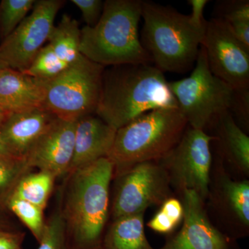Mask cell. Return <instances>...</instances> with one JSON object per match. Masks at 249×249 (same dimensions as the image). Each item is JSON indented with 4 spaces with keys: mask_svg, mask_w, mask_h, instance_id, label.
Returning a JSON list of instances; mask_svg holds the SVG:
<instances>
[{
    "mask_svg": "<svg viewBox=\"0 0 249 249\" xmlns=\"http://www.w3.org/2000/svg\"><path fill=\"white\" fill-rule=\"evenodd\" d=\"M114 167L107 157L66 175L59 205L68 249H103Z\"/></svg>",
    "mask_w": 249,
    "mask_h": 249,
    "instance_id": "1",
    "label": "cell"
},
{
    "mask_svg": "<svg viewBox=\"0 0 249 249\" xmlns=\"http://www.w3.org/2000/svg\"><path fill=\"white\" fill-rule=\"evenodd\" d=\"M178 108L163 72L152 64L105 70L96 115L117 130L148 111Z\"/></svg>",
    "mask_w": 249,
    "mask_h": 249,
    "instance_id": "2",
    "label": "cell"
},
{
    "mask_svg": "<svg viewBox=\"0 0 249 249\" xmlns=\"http://www.w3.org/2000/svg\"><path fill=\"white\" fill-rule=\"evenodd\" d=\"M142 0H107L96 25L80 29V54L106 67L152 64L139 34Z\"/></svg>",
    "mask_w": 249,
    "mask_h": 249,
    "instance_id": "3",
    "label": "cell"
},
{
    "mask_svg": "<svg viewBox=\"0 0 249 249\" xmlns=\"http://www.w3.org/2000/svg\"><path fill=\"white\" fill-rule=\"evenodd\" d=\"M141 42L152 65L163 72L183 73L196 64L206 26L170 6L142 1Z\"/></svg>",
    "mask_w": 249,
    "mask_h": 249,
    "instance_id": "4",
    "label": "cell"
},
{
    "mask_svg": "<svg viewBox=\"0 0 249 249\" xmlns=\"http://www.w3.org/2000/svg\"><path fill=\"white\" fill-rule=\"evenodd\" d=\"M178 108L148 111L118 129L107 158L113 178L142 162L158 160L173 148L188 127Z\"/></svg>",
    "mask_w": 249,
    "mask_h": 249,
    "instance_id": "5",
    "label": "cell"
},
{
    "mask_svg": "<svg viewBox=\"0 0 249 249\" xmlns=\"http://www.w3.org/2000/svg\"><path fill=\"white\" fill-rule=\"evenodd\" d=\"M105 70L81 54L58 76L46 80L44 108L64 120L77 121L95 114Z\"/></svg>",
    "mask_w": 249,
    "mask_h": 249,
    "instance_id": "6",
    "label": "cell"
},
{
    "mask_svg": "<svg viewBox=\"0 0 249 249\" xmlns=\"http://www.w3.org/2000/svg\"><path fill=\"white\" fill-rule=\"evenodd\" d=\"M196 64L189 76L168 84L188 126L205 131L214 116L230 109L235 89L213 74L202 46Z\"/></svg>",
    "mask_w": 249,
    "mask_h": 249,
    "instance_id": "7",
    "label": "cell"
},
{
    "mask_svg": "<svg viewBox=\"0 0 249 249\" xmlns=\"http://www.w3.org/2000/svg\"><path fill=\"white\" fill-rule=\"evenodd\" d=\"M213 140L206 131L188 126L178 143L157 160L168 175L175 196L193 191L205 201L213 157L211 150Z\"/></svg>",
    "mask_w": 249,
    "mask_h": 249,
    "instance_id": "8",
    "label": "cell"
},
{
    "mask_svg": "<svg viewBox=\"0 0 249 249\" xmlns=\"http://www.w3.org/2000/svg\"><path fill=\"white\" fill-rule=\"evenodd\" d=\"M204 206L219 231L237 241L249 237V179L232 178L214 156Z\"/></svg>",
    "mask_w": 249,
    "mask_h": 249,
    "instance_id": "9",
    "label": "cell"
},
{
    "mask_svg": "<svg viewBox=\"0 0 249 249\" xmlns=\"http://www.w3.org/2000/svg\"><path fill=\"white\" fill-rule=\"evenodd\" d=\"M113 181L114 189L110 200L112 220L145 213L151 206H160L168 198L176 196L168 175L157 160L137 163Z\"/></svg>",
    "mask_w": 249,
    "mask_h": 249,
    "instance_id": "10",
    "label": "cell"
},
{
    "mask_svg": "<svg viewBox=\"0 0 249 249\" xmlns=\"http://www.w3.org/2000/svg\"><path fill=\"white\" fill-rule=\"evenodd\" d=\"M65 1H36L29 16L0 44V70L24 72L36 55L48 42L55 16Z\"/></svg>",
    "mask_w": 249,
    "mask_h": 249,
    "instance_id": "11",
    "label": "cell"
},
{
    "mask_svg": "<svg viewBox=\"0 0 249 249\" xmlns=\"http://www.w3.org/2000/svg\"><path fill=\"white\" fill-rule=\"evenodd\" d=\"M201 46L214 76L234 89L249 88V49L237 40L225 20L214 18L207 21Z\"/></svg>",
    "mask_w": 249,
    "mask_h": 249,
    "instance_id": "12",
    "label": "cell"
},
{
    "mask_svg": "<svg viewBox=\"0 0 249 249\" xmlns=\"http://www.w3.org/2000/svg\"><path fill=\"white\" fill-rule=\"evenodd\" d=\"M178 197L184 210L182 226L159 249H241L237 240L219 231L210 221L204 201L196 192L185 191Z\"/></svg>",
    "mask_w": 249,
    "mask_h": 249,
    "instance_id": "13",
    "label": "cell"
},
{
    "mask_svg": "<svg viewBox=\"0 0 249 249\" xmlns=\"http://www.w3.org/2000/svg\"><path fill=\"white\" fill-rule=\"evenodd\" d=\"M77 121L57 119L31 149L27 160L31 168L66 176L74 151Z\"/></svg>",
    "mask_w": 249,
    "mask_h": 249,
    "instance_id": "14",
    "label": "cell"
},
{
    "mask_svg": "<svg viewBox=\"0 0 249 249\" xmlns=\"http://www.w3.org/2000/svg\"><path fill=\"white\" fill-rule=\"evenodd\" d=\"M214 137V157L235 179L249 178V137L229 110L214 116L206 129ZM205 129V131H206Z\"/></svg>",
    "mask_w": 249,
    "mask_h": 249,
    "instance_id": "15",
    "label": "cell"
},
{
    "mask_svg": "<svg viewBox=\"0 0 249 249\" xmlns=\"http://www.w3.org/2000/svg\"><path fill=\"white\" fill-rule=\"evenodd\" d=\"M57 119L45 108L13 113L0 127V134L11 155L27 160L31 149Z\"/></svg>",
    "mask_w": 249,
    "mask_h": 249,
    "instance_id": "16",
    "label": "cell"
},
{
    "mask_svg": "<svg viewBox=\"0 0 249 249\" xmlns=\"http://www.w3.org/2000/svg\"><path fill=\"white\" fill-rule=\"evenodd\" d=\"M116 132L115 129L93 114L77 120L74 151L67 175L107 157Z\"/></svg>",
    "mask_w": 249,
    "mask_h": 249,
    "instance_id": "17",
    "label": "cell"
},
{
    "mask_svg": "<svg viewBox=\"0 0 249 249\" xmlns=\"http://www.w3.org/2000/svg\"><path fill=\"white\" fill-rule=\"evenodd\" d=\"M46 80L24 72L0 70V106L9 114L44 108Z\"/></svg>",
    "mask_w": 249,
    "mask_h": 249,
    "instance_id": "18",
    "label": "cell"
},
{
    "mask_svg": "<svg viewBox=\"0 0 249 249\" xmlns=\"http://www.w3.org/2000/svg\"><path fill=\"white\" fill-rule=\"evenodd\" d=\"M144 214L124 216L112 220L103 239V249H155L147 240Z\"/></svg>",
    "mask_w": 249,
    "mask_h": 249,
    "instance_id": "19",
    "label": "cell"
},
{
    "mask_svg": "<svg viewBox=\"0 0 249 249\" xmlns=\"http://www.w3.org/2000/svg\"><path fill=\"white\" fill-rule=\"evenodd\" d=\"M48 42L60 60L68 65H71L81 55L78 21L69 15H63L58 25L54 27Z\"/></svg>",
    "mask_w": 249,
    "mask_h": 249,
    "instance_id": "20",
    "label": "cell"
},
{
    "mask_svg": "<svg viewBox=\"0 0 249 249\" xmlns=\"http://www.w3.org/2000/svg\"><path fill=\"white\" fill-rule=\"evenodd\" d=\"M56 178L49 172H31L18 183L12 196L31 203L44 211L47 207Z\"/></svg>",
    "mask_w": 249,
    "mask_h": 249,
    "instance_id": "21",
    "label": "cell"
},
{
    "mask_svg": "<svg viewBox=\"0 0 249 249\" xmlns=\"http://www.w3.org/2000/svg\"><path fill=\"white\" fill-rule=\"evenodd\" d=\"M33 169L27 160L0 155V211L6 209L18 183Z\"/></svg>",
    "mask_w": 249,
    "mask_h": 249,
    "instance_id": "22",
    "label": "cell"
},
{
    "mask_svg": "<svg viewBox=\"0 0 249 249\" xmlns=\"http://www.w3.org/2000/svg\"><path fill=\"white\" fill-rule=\"evenodd\" d=\"M183 214L182 201L178 196H172L160 205V209L147 223V227L157 233L170 235L183 222Z\"/></svg>",
    "mask_w": 249,
    "mask_h": 249,
    "instance_id": "23",
    "label": "cell"
},
{
    "mask_svg": "<svg viewBox=\"0 0 249 249\" xmlns=\"http://www.w3.org/2000/svg\"><path fill=\"white\" fill-rule=\"evenodd\" d=\"M6 209L19 218L39 243L45 231L46 221L44 219L43 210L15 196H11Z\"/></svg>",
    "mask_w": 249,
    "mask_h": 249,
    "instance_id": "24",
    "label": "cell"
},
{
    "mask_svg": "<svg viewBox=\"0 0 249 249\" xmlns=\"http://www.w3.org/2000/svg\"><path fill=\"white\" fill-rule=\"evenodd\" d=\"M36 0H2L0 2V36L2 40L27 18Z\"/></svg>",
    "mask_w": 249,
    "mask_h": 249,
    "instance_id": "25",
    "label": "cell"
},
{
    "mask_svg": "<svg viewBox=\"0 0 249 249\" xmlns=\"http://www.w3.org/2000/svg\"><path fill=\"white\" fill-rule=\"evenodd\" d=\"M70 65L62 61L55 55L49 44L44 46L24 73L39 79H53Z\"/></svg>",
    "mask_w": 249,
    "mask_h": 249,
    "instance_id": "26",
    "label": "cell"
},
{
    "mask_svg": "<svg viewBox=\"0 0 249 249\" xmlns=\"http://www.w3.org/2000/svg\"><path fill=\"white\" fill-rule=\"evenodd\" d=\"M37 249H68L65 223L59 206L46 221L45 233Z\"/></svg>",
    "mask_w": 249,
    "mask_h": 249,
    "instance_id": "27",
    "label": "cell"
},
{
    "mask_svg": "<svg viewBox=\"0 0 249 249\" xmlns=\"http://www.w3.org/2000/svg\"><path fill=\"white\" fill-rule=\"evenodd\" d=\"M229 111L231 113L237 124L245 132L249 128V91L247 89H235L231 106Z\"/></svg>",
    "mask_w": 249,
    "mask_h": 249,
    "instance_id": "28",
    "label": "cell"
},
{
    "mask_svg": "<svg viewBox=\"0 0 249 249\" xmlns=\"http://www.w3.org/2000/svg\"><path fill=\"white\" fill-rule=\"evenodd\" d=\"M220 4L222 9H219L220 12L217 18L224 19L229 24L249 22V0L223 1Z\"/></svg>",
    "mask_w": 249,
    "mask_h": 249,
    "instance_id": "29",
    "label": "cell"
},
{
    "mask_svg": "<svg viewBox=\"0 0 249 249\" xmlns=\"http://www.w3.org/2000/svg\"><path fill=\"white\" fill-rule=\"evenodd\" d=\"M80 10L83 20L88 27L96 25L102 15L104 1L101 0H71Z\"/></svg>",
    "mask_w": 249,
    "mask_h": 249,
    "instance_id": "30",
    "label": "cell"
},
{
    "mask_svg": "<svg viewBox=\"0 0 249 249\" xmlns=\"http://www.w3.org/2000/svg\"><path fill=\"white\" fill-rule=\"evenodd\" d=\"M25 234L0 229V249H22Z\"/></svg>",
    "mask_w": 249,
    "mask_h": 249,
    "instance_id": "31",
    "label": "cell"
},
{
    "mask_svg": "<svg viewBox=\"0 0 249 249\" xmlns=\"http://www.w3.org/2000/svg\"><path fill=\"white\" fill-rule=\"evenodd\" d=\"M209 2L207 0H189L188 4L191 5V14L189 15L192 21L198 25L206 26L207 21L205 19L204 11L206 4Z\"/></svg>",
    "mask_w": 249,
    "mask_h": 249,
    "instance_id": "32",
    "label": "cell"
},
{
    "mask_svg": "<svg viewBox=\"0 0 249 249\" xmlns=\"http://www.w3.org/2000/svg\"><path fill=\"white\" fill-rule=\"evenodd\" d=\"M0 155L13 156L11 155V152H9L8 147H6V144L4 143L2 137H1V134H0Z\"/></svg>",
    "mask_w": 249,
    "mask_h": 249,
    "instance_id": "33",
    "label": "cell"
},
{
    "mask_svg": "<svg viewBox=\"0 0 249 249\" xmlns=\"http://www.w3.org/2000/svg\"><path fill=\"white\" fill-rule=\"evenodd\" d=\"M9 115L10 114L0 106V127L4 124V123L7 119V118L9 117Z\"/></svg>",
    "mask_w": 249,
    "mask_h": 249,
    "instance_id": "34",
    "label": "cell"
},
{
    "mask_svg": "<svg viewBox=\"0 0 249 249\" xmlns=\"http://www.w3.org/2000/svg\"><path fill=\"white\" fill-rule=\"evenodd\" d=\"M0 229H7L6 219H5L4 215L1 213V211H0Z\"/></svg>",
    "mask_w": 249,
    "mask_h": 249,
    "instance_id": "35",
    "label": "cell"
}]
</instances>
